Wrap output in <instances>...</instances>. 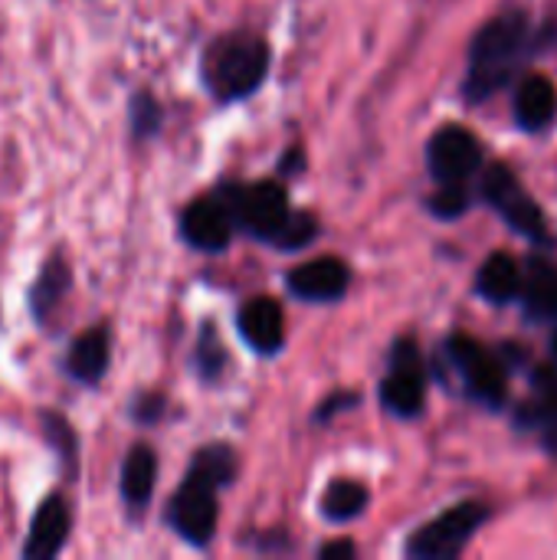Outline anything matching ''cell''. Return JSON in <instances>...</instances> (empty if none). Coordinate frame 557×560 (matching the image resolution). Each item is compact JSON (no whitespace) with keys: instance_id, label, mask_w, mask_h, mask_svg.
Instances as JSON below:
<instances>
[{"instance_id":"25","label":"cell","mask_w":557,"mask_h":560,"mask_svg":"<svg viewBox=\"0 0 557 560\" xmlns=\"http://www.w3.org/2000/svg\"><path fill=\"white\" fill-rule=\"evenodd\" d=\"M538 413H542V417H548V420H557V381H548V384H545V394H542Z\"/></svg>"},{"instance_id":"12","label":"cell","mask_w":557,"mask_h":560,"mask_svg":"<svg viewBox=\"0 0 557 560\" xmlns=\"http://www.w3.org/2000/svg\"><path fill=\"white\" fill-rule=\"evenodd\" d=\"M240 335L246 338V345L259 354H276L286 341V322H282V308L276 299H266V295H256L250 299L240 315Z\"/></svg>"},{"instance_id":"20","label":"cell","mask_w":557,"mask_h":560,"mask_svg":"<svg viewBox=\"0 0 557 560\" xmlns=\"http://www.w3.org/2000/svg\"><path fill=\"white\" fill-rule=\"evenodd\" d=\"M66 289H69V269H66V262H62L59 256H53V259L43 266L36 285L30 289V308H33V315L43 322L46 312L62 299Z\"/></svg>"},{"instance_id":"2","label":"cell","mask_w":557,"mask_h":560,"mask_svg":"<svg viewBox=\"0 0 557 560\" xmlns=\"http://www.w3.org/2000/svg\"><path fill=\"white\" fill-rule=\"evenodd\" d=\"M529 43V20L522 10H509L496 20H489L469 52V72L463 82V92L469 102H486L496 95L519 69V59Z\"/></svg>"},{"instance_id":"5","label":"cell","mask_w":557,"mask_h":560,"mask_svg":"<svg viewBox=\"0 0 557 560\" xmlns=\"http://www.w3.org/2000/svg\"><path fill=\"white\" fill-rule=\"evenodd\" d=\"M486 518H489V509L486 505H479V502H460L450 512H443L440 518H433L430 525H423L410 538L407 555L417 560L456 558L469 545V538L479 532V525Z\"/></svg>"},{"instance_id":"1","label":"cell","mask_w":557,"mask_h":560,"mask_svg":"<svg viewBox=\"0 0 557 560\" xmlns=\"http://www.w3.org/2000/svg\"><path fill=\"white\" fill-rule=\"evenodd\" d=\"M236 476V459L230 446H207L194 456L181 489L167 505V525L194 548H207L217 535L220 505L217 492Z\"/></svg>"},{"instance_id":"13","label":"cell","mask_w":557,"mask_h":560,"mask_svg":"<svg viewBox=\"0 0 557 560\" xmlns=\"http://www.w3.org/2000/svg\"><path fill=\"white\" fill-rule=\"evenodd\" d=\"M66 538H69V509H66V502L59 495H49L36 509V515L30 522V535H26V545H23V558H56L66 548Z\"/></svg>"},{"instance_id":"16","label":"cell","mask_w":557,"mask_h":560,"mask_svg":"<svg viewBox=\"0 0 557 560\" xmlns=\"http://www.w3.org/2000/svg\"><path fill=\"white\" fill-rule=\"evenodd\" d=\"M476 289L483 299L502 305V302H512L522 289V272H519V262L509 256V253H492L479 276H476Z\"/></svg>"},{"instance_id":"19","label":"cell","mask_w":557,"mask_h":560,"mask_svg":"<svg viewBox=\"0 0 557 560\" xmlns=\"http://www.w3.org/2000/svg\"><path fill=\"white\" fill-rule=\"evenodd\" d=\"M525 308L532 318H557V262H535V272L525 285Z\"/></svg>"},{"instance_id":"3","label":"cell","mask_w":557,"mask_h":560,"mask_svg":"<svg viewBox=\"0 0 557 560\" xmlns=\"http://www.w3.org/2000/svg\"><path fill=\"white\" fill-rule=\"evenodd\" d=\"M269 72V46L253 33H227L204 49L200 75L217 102L253 95Z\"/></svg>"},{"instance_id":"15","label":"cell","mask_w":557,"mask_h":560,"mask_svg":"<svg viewBox=\"0 0 557 560\" xmlns=\"http://www.w3.org/2000/svg\"><path fill=\"white\" fill-rule=\"evenodd\" d=\"M66 371L79 381V384H98L102 374L108 371V328H92L85 335H79L69 348L66 358Z\"/></svg>"},{"instance_id":"24","label":"cell","mask_w":557,"mask_h":560,"mask_svg":"<svg viewBox=\"0 0 557 560\" xmlns=\"http://www.w3.org/2000/svg\"><path fill=\"white\" fill-rule=\"evenodd\" d=\"M131 115H135V135H151L161 125V108L151 95H135L131 102Z\"/></svg>"},{"instance_id":"10","label":"cell","mask_w":557,"mask_h":560,"mask_svg":"<svg viewBox=\"0 0 557 560\" xmlns=\"http://www.w3.org/2000/svg\"><path fill=\"white\" fill-rule=\"evenodd\" d=\"M233 207L227 197V187L213 197H200L194 200L184 217H181V233L184 240L200 249V253H223L233 240Z\"/></svg>"},{"instance_id":"8","label":"cell","mask_w":557,"mask_h":560,"mask_svg":"<svg viewBox=\"0 0 557 560\" xmlns=\"http://www.w3.org/2000/svg\"><path fill=\"white\" fill-rule=\"evenodd\" d=\"M446 354L456 364V371L463 374V381L476 400H483L489 407H499L506 400V368L479 341H473L469 335H453L446 341Z\"/></svg>"},{"instance_id":"22","label":"cell","mask_w":557,"mask_h":560,"mask_svg":"<svg viewBox=\"0 0 557 560\" xmlns=\"http://www.w3.org/2000/svg\"><path fill=\"white\" fill-rule=\"evenodd\" d=\"M315 233H318V223L309 213H295L292 210L289 223L282 226V233L276 240V249H302V246H309L315 240Z\"/></svg>"},{"instance_id":"27","label":"cell","mask_w":557,"mask_h":560,"mask_svg":"<svg viewBox=\"0 0 557 560\" xmlns=\"http://www.w3.org/2000/svg\"><path fill=\"white\" fill-rule=\"evenodd\" d=\"M545 450H548V453L557 459V420H555V427L545 433Z\"/></svg>"},{"instance_id":"11","label":"cell","mask_w":557,"mask_h":560,"mask_svg":"<svg viewBox=\"0 0 557 560\" xmlns=\"http://www.w3.org/2000/svg\"><path fill=\"white\" fill-rule=\"evenodd\" d=\"M286 285L302 302H335V299H341L348 292L351 269L341 259H335V256H322V259L295 266L289 272Z\"/></svg>"},{"instance_id":"6","label":"cell","mask_w":557,"mask_h":560,"mask_svg":"<svg viewBox=\"0 0 557 560\" xmlns=\"http://www.w3.org/2000/svg\"><path fill=\"white\" fill-rule=\"evenodd\" d=\"M483 197L506 217L512 230H519L522 236L535 243H552V230H548L542 207L522 190V184L502 164L489 167V174L483 177Z\"/></svg>"},{"instance_id":"14","label":"cell","mask_w":557,"mask_h":560,"mask_svg":"<svg viewBox=\"0 0 557 560\" xmlns=\"http://www.w3.org/2000/svg\"><path fill=\"white\" fill-rule=\"evenodd\" d=\"M557 89L548 75H525L515 92V121L525 131H542L555 121Z\"/></svg>"},{"instance_id":"28","label":"cell","mask_w":557,"mask_h":560,"mask_svg":"<svg viewBox=\"0 0 557 560\" xmlns=\"http://www.w3.org/2000/svg\"><path fill=\"white\" fill-rule=\"evenodd\" d=\"M552 348H555V358H557V331H555V341H552Z\"/></svg>"},{"instance_id":"17","label":"cell","mask_w":557,"mask_h":560,"mask_svg":"<svg viewBox=\"0 0 557 560\" xmlns=\"http://www.w3.org/2000/svg\"><path fill=\"white\" fill-rule=\"evenodd\" d=\"M154 476H158V459H154L151 446H135L121 466V499L131 509L148 505V499L154 492Z\"/></svg>"},{"instance_id":"9","label":"cell","mask_w":557,"mask_h":560,"mask_svg":"<svg viewBox=\"0 0 557 560\" xmlns=\"http://www.w3.org/2000/svg\"><path fill=\"white\" fill-rule=\"evenodd\" d=\"M427 164H430V174L440 184L466 180L483 164V144L469 128L443 125L427 144Z\"/></svg>"},{"instance_id":"26","label":"cell","mask_w":557,"mask_h":560,"mask_svg":"<svg viewBox=\"0 0 557 560\" xmlns=\"http://www.w3.org/2000/svg\"><path fill=\"white\" fill-rule=\"evenodd\" d=\"M322 558H355V545L351 541H332V545H325L322 551H318Z\"/></svg>"},{"instance_id":"23","label":"cell","mask_w":557,"mask_h":560,"mask_svg":"<svg viewBox=\"0 0 557 560\" xmlns=\"http://www.w3.org/2000/svg\"><path fill=\"white\" fill-rule=\"evenodd\" d=\"M197 368L204 371L207 381H217V374L223 368V348H220L213 328H204V338H200V348H197Z\"/></svg>"},{"instance_id":"7","label":"cell","mask_w":557,"mask_h":560,"mask_svg":"<svg viewBox=\"0 0 557 560\" xmlns=\"http://www.w3.org/2000/svg\"><path fill=\"white\" fill-rule=\"evenodd\" d=\"M381 400L394 417H417L427 400V374L414 341H397L391 354V371L381 384Z\"/></svg>"},{"instance_id":"21","label":"cell","mask_w":557,"mask_h":560,"mask_svg":"<svg viewBox=\"0 0 557 560\" xmlns=\"http://www.w3.org/2000/svg\"><path fill=\"white\" fill-rule=\"evenodd\" d=\"M466 207H469V190L463 187V180L443 184V187L430 197V210H433L440 220H456Z\"/></svg>"},{"instance_id":"4","label":"cell","mask_w":557,"mask_h":560,"mask_svg":"<svg viewBox=\"0 0 557 560\" xmlns=\"http://www.w3.org/2000/svg\"><path fill=\"white\" fill-rule=\"evenodd\" d=\"M230 207H233V220L253 236L263 240L269 246H276L282 226L292 217L289 197L279 184L272 180H259V184H246V187H227Z\"/></svg>"},{"instance_id":"18","label":"cell","mask_w":557,"mask_h":560,"mask_svg":"<svg viewBox=\"0 0 557 560\" xmlns=\"http://www.w3.org/2000/svg\"><path fill=\"white\" fill-rule=\"evenodd\" d=\"M368 489L351 479H335L322 495V515L328 522H351L368 509Z\"/></svg>"}]
</instances>
